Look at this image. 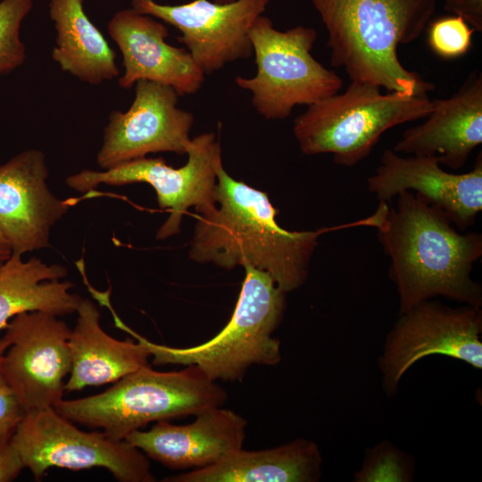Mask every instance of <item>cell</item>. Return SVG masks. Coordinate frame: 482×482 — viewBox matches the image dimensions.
Wrapping results in <instances>:
<instances>
[{
	"instance_id": "cell-1",
	"label": "cell",
	"mask_w": 482,
	"mask_h": 482,
	"mask_svg": "<svg viewBox=\"0 0 482 482\" xmlns=\"http://www.w3.org/2000/svg\"><path fill=\"white\" fill-rule=\"evenodd\" d=\"M216 207L197 214L189 256L227 270L251 265L269 273L285 293L306 280L318 238L327 232L353 227H373L374 212L364 219L317 230L288 231L276 220L278 211L267 193L234 179L217 168Z\"/></svg>"
},
{
	"instance_id": "cell-28",
	"label": "cell",
	"mask_w": 482,
	"mask_h": 482,
	"mask_svg": "<svg viewBox=\"0 0 482 482\" xmlns=\"http://www.w3.org/2000/svg\"><path fill=\"white\" fill-rule=\"evenodd\" d=\"M445 9L461 17L474 30L482 31V0H445Z\"/></svg>"
},
{
	"instance_id": "cell-7",
	"label": "cell",
	"mask_w": 482,
	"mask_h": 482,
	"mask_svg": "<svg viewBox=\"0 0 482 482\" xmlns=\"http://www.w3.org/2000/svg\"><path fill=\"white\" fill-rule=\"evenodd\" d=\"M249 37L257 71L253 77L237 76L235 82L252 94V104L264 119H286L296 105H309L341 89L340 77L312 54L314 29L299 25L281 31L261 15Z\"/></svg>"
},
{
	"instance_id": "cell-24",
	"label": "cell",
	"mask_w": 482,
	"mask_h": 482,
	"mask_svg": "<svg viewBox=\"0 0 482 482\" xmlns=\"http://www.w3.org/2000/svg\"><path fill=\"white\" fill-rule=\"evenodd\" d=\"M414 472L411 457L389 442H382L367 451L361 470L354 474L358 482L411 481Z\"/></svg>"
},
{
	"instance_id": "cell-31",
	"label": "cell",
	"mask_w": 482,
	"mask_h": 482,
	"mask_svg": "<svg viewBox=\"0 0 482 482\" xmlns=\"http://www.w3.org/2000/svg\"><path fill=\"white\" fill-rule=\"evenodd\" d=\"M217 3H220V4H226V3H230V2H233L235 0H213Z\"/></svg>"
},
{
	"instance_id": "cell-19",
	"label": "cell",
	"mask_w": 482,
	"mask_h": 482,
	"mask_svg": "<svg viewBox=\"0 0 482 482\" xmlns=\"http://www.w3.org/2000/svg\"><path fill=\"white\" fill-rule=\"evenodd\" d=\"M77 322L71 330V370L65 391L116 382L148 365L151 353L140 341L118 340L100 325V312L89 299H82Z\"/></svg>"
},
{
	"instance_id": "cell-21",
	"label": "cell",
	"mask_w": 482,
	"mask_h": 482,
	"mask_svg": "<svg viewBox=\"0 0 482 482\" xmlns=\"http://www.w3.org/2000/svg\"><path fill=\"white\" fill-rule=\"evenodd\" d=\"M67 273L62 265L47 264L36 257L23 261L12 253L0 266V331L23 312L59 317L76 312L83 298L71 292L73 283L61 280Z\"/></svg>"
},
{
	"instance_id": "cell-17",
	"label": "cell",
	"mask_w": 482,
	"mask_h": 482,
	"mask_svg": "<svg viewBox=\"0 0 482 482\" xmlns=\"http://www.w3.org/2000/svg\"><path fill=\"white\" fill-rule=\"evenodd\" d=\"M195 417L187 425L159 420L151 429L135 430L125 440L173 470L212 465L243 448L247 421L239 414L220 406Z\"/></svg>"
},
{
	"instance_id": "cell-18",
	"label": "cell",
	"mask_w": 482,
	"mask_h": 482,
	"mask_svg": "<svg viewBox=\"0 0 482 482\" xmlns=\"http://www.w3.org/2000/svg\"><path fill=\"white\" fill-rule=\"evenodd\" d=\"M421 124L406 129L393 150L436 158L452 170L464 166L482 143V75L471 71L452 96L432 100Z\"/></svg>"
},
{
	"instance_id": "cell-3",
	"label": "cell",
	"mask_w": 482,
	"mask_h": 482,
	"mask_svg": "<svg viewBox=\"0 0 482 482\" xmlns=\"http://www.w3.org/2000/svg\"><path fill=\"white\" fill-rule=\"evenodd\" d=\"M328 32L330 64L352 81L411 96L435 85L400 62L397 47L415 41L436 11V0H311Z\"/></svg>"
},
{
	"instance_id": "cell-29",
	"label": "cell",
	"mask_w": 482,
	"mask_h": 482,
	"mask_svg": "<svg viewBox=\"0 0 482 482\" xmlns=\"http://www.w3.org/2000/svg\"><path fill=\"white\" fill-rule=\"evenodd\" d=\"M12 254V249L0 228V266Z\"/></svg>"
},
{
	"instance_id": "cell-16",
	"label": "cell",
	"mask_w": 482,
	"mask_h": 482,
	"mask_svg": "<svg viewBox=\"0 0 482 482\" xmlns=\"http://www.w3.org/2000/svg\"><path fill=\"white\" fill-rule=\"evenodd\" d=\"M107 29L122 56L124 72L118 80L121 88L142 79L171 87L179 96L202 87L205 74L186 48L166 42L169 29L164 22L131 8L118 11Z\"/></svg>"
},
{
	"instance_id": "cell-20",
	"label": "cell",
	"mask_w": 482,
	"mask_h": 482,
	"mask_svg": "<svg viewBox=\"0 0 482 482\" xmlns=\"http://www.w3.org/2000/svg\"><path fill=\"white\" fill-rule=\"evenodd\" d=\"M322 458L317 445L299 438L278 447L245 451L192 471L167 477L165 482H315Z\"/></svg>"
},
{
	"instance_id": "cell-30",
	"label": "cell",
	"mask_w": 482,
	"mask_h": 482,
	"mask_svg": "<svg viewBox=\"0 0 482 482\" xmlns=\"http://www.w3.org/2000/svg\"><path fill=\"white\" fill-rule=\"evenodd\" d=\"M8 345H9V341L7 340V338L4 336L3 337H0V361L5 350L7 349ZM2 384H4V379L0 371V386Z\"/></svg>"
},
{
	"instance_id": "cell-15",
	"label": "cell",
	"mask_w": 482,
	"mask_h": 482,
	"mask_svg": "<svg viewBox=\"0 0 482 482\" xmlns=\"http://www.w3.org/2000/svg\"><path fill=\"white\" fill-rule=\"evenodd\" d=\"M44 154L23 151L0 165V228L13 253L49 246L51 228L71 206L50 191Z\"/></svg>"
},
{
	"instance_id": "cell-25",
	"label": "cell",
	"mask_w": 482,
	"mask_h": 482,
	"mask_svg": "<svg viewBox=\"0 0 482 482\" xmlns=\"http://www.w3.org/2000/svg\"><path fill=\"white\" fill-rule=\"evenodd\" d=\"M474 31L460 16L441 17L429 24L428 43L441 58L455 59L470 50Z\"/></svg>"
},
{
	"instance_id": "cell-8",
	"label": "cell",
	"mask_w": 482,
	"mask_h": 482,
	"mask_svg": "<svg viewBox=\"0 0 482 482\" xmlns=\"http://www.w3.org/2000/svg\"><path fill=\"white\" fill-rule=\"evenodd\" d=\"M12 442L24 468L40 480L50 468H104L120 482H154L148 457L126 440L87 432L53 407L26 412Z\"/></svg>"
},
{
	"instance_id": "cell-9",
	"label": "cell",
	"mask_w": 482,
	"mask_h": 482,
	"mask_svg": "<svg viewBox=\"0 0 482 482\" xmlns=\"http://www.w3.org/2000/svg\"><path fill=\"white\" fill-rule=\"evenodd\" d=\"M187 162L173 168L163 158H138L104 170H84L66 179L79 192H89L101 184L122 186L146 183L156 191L159 206L170 211L156 237L164 239L179 232L184 214L195 206L197 214L216 207L217 168L222 163L221 147L213 132L192 138Z\"/></svg>"
},
{
	"instance_id": "cell-22",
	"label": "cell",
	"mask_w": 482,
	"mask_h": 482,
	"mask_svg": "<svg viewBox=\"0 0 482 482\" xmlns=\"http://www.w3.org/2000/svg\"><path fill=\"white\" fill-rule=\"evenodd\" d=\"M49 15L56 30L52 59L62 71L91 85L120 76L116 53L86 14L84 0H49Z\"/></svg>"
},
{
	"instance_id": "cell-26",
	"label": "cell",
	"mask_w": 482,
	"mask_h": 482,
	"mask_svg": "<svg viewBox=\"0 0 482 482\" xmlns=\"http://www.w3.org/2000/svg\"><path fill=\"white\" fill-rule=\"evenodd\" d=\"M25 411L12 390L5 385L0 386V436L13 433Z\"/></svg>"
},
{
	"instance_id": "cell-5",
	"label": "cell",
	"mask_w": 482,
	"mask_h": 482,
	"mask_svg": "<svg viewBox=\"0 0 482 482\" xmlns=\"http://www.w3.org/2000/svg\"><path fill=\"white\" fill-rule=\"evenodd\" d=\"M245 278L228 324L201 345L179 348L153 343L119 321L117 326L142 342L155 365H196L211 380H241L253 365H277L280 342L272 337L286 308V293L267 272L244 267Z\"/></svg>"
},
{
	"instance_id": "cell-23",
	"label": "cell",
	"mask_w": 482,
	"mask_h": 482,
	"mask_svg": "<svg viewBox=\"0 0 482 482\" xmlns=\"http://www.w3.org/2000/svg\"><path fill=\"white\" fill-rule=\"evenodd\" d=\"M33 4V0L0 2V76L11 73L26 60V46L20 29Z\"/></svg>"
},
{
	"instance_id": "cell-13",
	"label": "cell",
	"mask_w": 482,
	"mask_h": 482,
	"mask_svg": "<svg viewBox=\"0 0 482 482\" xmlns=\"http://www.w3.org/2000/svg\"><path fill=\"white\" fill-rule=\"evenodd\" d=\"M179 97L171 87L137 81L129 108L109 115L96 156L98 165L106 170L152 153L187 154L195 118L178 106Z\"/></svg>"
},
{
	"instance_id": "cell-14",
	"label": "cell",
	"mask_w": 482,
	"mask_h": 482,
	"mask_svg": "<svg viewBox=\"0 0 482 482\" xmlns=\"http://www.w3.org/2000/svg\"><path fill=\"white\" fill-rule=\"evenodd\" d=\"M367 186L379 202L386 203L401 192L411 191L440 208L463 231L474 224L482 210L481 154L472 170L456 174L445 170L434 157H404L386 149Z\"/></svg>"
},
{
	"instance_id": "cell-4",
	"label": "cell",
	"mask_w": 482,
	"mask_h": 482,
	"mask_svg": "<svg viewBox=\"0 0 482 482\" xmlns=\"http://www.w3.org/2000/svg\"><path fill=\"white\" fill-rule=\"evenodd\" d=\"M227 392L196 365L181 370L157 371L149 365L131 372L105 391L59 401L53 408L67 420L125 440L152 421L197 415L222 406Z\"/></svg>"
},
{
	"instance_id": "cell-10",
	"label": "cell",
	"mask_w": 482,
	"mask_h": 482,
	"mask_svg": "<svg viewBox=\"0 0 482 482\" xmlns=\"http://www.w3.org/2000/svg\"><path fill=\"white\" fill-rule=\"evenodd\" d=\"M399 315L378 362L386 395H393L403 374L428 355L444 354L481 370L480 308H451L427 300Z\"/></svg>"
},
{
	"instance_id": "cell-27",
	"label": "cell",
	"mask_w": 482,
	"mask_h": 482,
	"mask_svg": "<svg viewBox=\"0 0 482 482\" xmlns=\"http://www.w3.org/2000/svg\"><path fill=\"white\" fill-rule=\"evenodd\" d=\"M12 434L0 436V482L14 480L24 469L21 458L12 442Z\"/></svg>"
},
{
	"instance_id": "cell-11",
	"label": "cell",
	"mask_w": 482,
	"mask_h": 482,
	"mask_svg": "<svg viewBox=\"0 0 482 482\" xmlns=\"http://www.w3.org/2000/svg\"><path fill=\"white\" fill-rule=\"evenodd\" d=\"M9 345L0 361L4 384L25 412L54 407L62 399L71 370V328L59 316L29 312L4 329Z\"/></svg>"
},
{
	"instance_id": "cell-2",
	"label": "cell",
	"mask_w": 482,
	"mask_h": 482,
	"mask_svg": "<svg viewBox=\"0 0 482 482\" xmlns=\"http://www.w3.org/2000/svg\"><path fill=\"white\" fill-rule=\"evenodd\" d=\"M375 228L390 260L399 314L437 296L480 308L482 287L471 278L482 235L461 233L449 217L411 191L397 195Z\"/></svg>"
},
{
	"instance_id": "cell-12",
	"label": "cell",
	"mask_w": 482,
	"mask_h": 482,
	"mask_svg": "<svg viewBox=\"0 0 482 482\" xmlns=\"http://www.w3.org/2000/svg\"><path fill=\"white\" fill-rule=\"evenodd\" d=\"M270 0H235L220 4L193 0L162 4L155 0H131L140 13L161 20L180 32L178 41L186 46L205 75L253 54L249 31Z\"/></svg>"
},
{
	"instance_id": "cell-6",
	"label": "cell",
	"mask_w": 482,
	"mask_h": 482,
	"mask_svg": "<svg viewBox=\"0 0 482 482\" xmlns=\"http://www.w3.org/2000/svg\"><path fill=\"white\" fill-rule=\"evenodd\" d=\"M307 106L293 127L302 153L331 154L337 164L352 167L369 156L389 129L426 118L432 100L428 95L384 94L378 86L352 81L343 93Z\"/></svg>"
}]
</instances>
